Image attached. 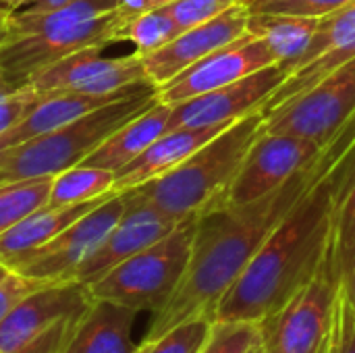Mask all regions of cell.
Wrapping results in <instances>:
<instances>
[{
    "label": "cell",
    "instance_id": "39",
    "mask_svg": "<svg viewBox=\"0 0 355 353\" xmlns=\"http://www.w3.org/2000/svg\"><path fill=\"white\" fill-rule=\"evenodd\" d=\"M341 287L345 289V293H347V298L352 300V304L355 306V266L354 270H352V275L341 283Z\"/></svg>",
    "mask_w": 355,
    "mask_h": 353
},
{
    "label": "cell",
    "instance_id": "30",
    "mask_svg": "<svg viewBox=\"0 0 355 353\" xmlns=\"http://www.w3.org/2000/svg\"><path fill=\"white\" fill-rule=\"evenodd\" d=\"M258 343H262V327L256 322H214L200 353H250Z\"/></svg>",
    "mask_w": 355,
    "mask_h": 353
},
{
    "label": "cell",
    "instance_id": "1",
    "mask_svg": "<svg viewBox=\"0 0 355 353\" xmlns=\"http://www.w3.org/2000/svg\"><path fill=\"white\" fill-rule=\"evenodd\" d=\"M354 135L355 121L352 119L324 146L318 158L268 196L248 204H223L198 214L187 270L168 302L152 314L141 341H152L193 316H210L214 320L218 302L252 262L266 237L310 185L345 152Z\"/></svg>",
    "mask_w": 355,
    "mask_h": 353
},
{
    "label": "cell",
    "instance_id": "11",
    "mask_svg": "<svg viewBox=\"0 0 355 353\" xmlns=\"http://www.w3.org/2000/svg\"><path fill=\"white\" fill-rule=\"evenodd\" d=\"M289 73H291L289 64L275 62L235 83L179 102L171 110L166 131L183 129V127L235 123L252 112L266 110L268 100L285 83Z\"/></svg>",
    "mask_w": 355,
    "mask_h": 353
},
{
    "label": "cell",
    "instance_id": "8",
    "mask_svg": "<svg viewBox=\"0 0 355 353\" xmlns=\"http://www.w3.org/2000/svg\"><path fill=\"white\" fill-rule=\"evenodd\" d=\"M355 114V56L310 89L264 112L260 131L289 133L327 146Z\"/></svg>",
    "mask_w": 355,
    "mask_h": 353
},
{
    "label": "cell",
    "instance_id": "36",
    "mask_svg": "<svg viewBox=\"0 0 355 353\" xmlns=\"http://www.w3.org/2000/svg\"><path fill=\"white\" fill-rule=\"evenodd\" d=\"M73 0H29L25 6L17 8L19 12H25V15H42V12H50V10H56L64 4H69Z\"/></svg>",
    "mask_w": 355,
    "mask_h": 353
},
{
    "label": "cell",
    "instance_id": "38",
    "mask_svg": "<svg viewBox=\"0 0 355 353\" xmlns=\"http://www.w3.org/2000/svg\"><path fill=\"white\" fill-rule=\"evenodd\" d=\"M10 8L6 4L0 2V44L6 40V25H8V17H10Z\"/></svg>",
    "mask_w": 355,
    "mask_h": 353
},
{
    "label": "cell",
    "instance_id": "17",
    "mask_svg": "<svg viewBox=\"0 0 355 353\" xmlns=\"http://www.w3.org/2000/svg\"><path fill=\"white\" fill-rule=\"evenodd\" d=\"M250 21L248 8L237 2L231 8H227L223 15L181 31L177 37H173L166 46L158 48L152 54L141 56L144 71L148 79L160 87L173 77H177L187 67L196 64L210 52L223 48L225 44L237 40L241 33H245Z\"/></svg>",
    "mask_w": 355,
    "mask_h": 353
},
{
    "label": "cell",
    "instance_id": "41",
    "mask_svg": "<svg viewBox=\"0 0 355 353\" xmlns=\"http://www.w3.org/2000/svg\"><path fill=\"white\" fill-rule=\"evenodd\" d=\"M250 353H266V352H264L262 343H258V345H256V347H254V350H252V352H250Z\"/></svg>",
    "mask_w": 355,
    "mask_h": 353
},
{
    "label": "cell",
    "instance_id": "3",
    "mask_svg": "<svg viewBox=\"0 0 355 353\" xmlns=\"http://www.w3.org/2000/svg\"><path fill=\"white\" fill-rule=\"evenodd\" d=\"M262 123L264 110L235 121L173 171L127 191L177 223L227 204L233 179L256 141Z\"/></svg>",
    "mask_w": 355,
    "mask_h": 353
},
{
    "label": "cell",
    "instance_id": "35",
    "mask_svg": "<svg viewBox=\"0 0 355 353\" xmlns=\"http://www.w3.org/2000/svg\"><path fill=\"white\" fill-rule=\"evenodd\" d=\"M37 92L33 87H23L15 94L0 96V135L12 129L35 104Z\"/></svg>",
    "mask_w": 355,
    "mask_h": 353
},
{
    "label": "cell",
    "instance_id": "24",
    "mask_svg": "<svg viewBox=\"0 0 355 353\" xmlns=\"http://www.w3.org/2000/svg\"><path fill=\"white\" fill-rule=\"evenodd\" d=\"M119 8V0H73L56 10L42 12V15H25L19 10H12L6 25V37L17 35H29L46 29H58V27H71L102 15H108Z\"/></svg>",
    "mask_w": 355,
    "mask_h": 353
},
{
    "label": "cell",
    "instance_id": "34",
    "mask_svg": "<svg viewBox=\"0 0 355 353\" xmlns=\"http://www.w3.org/2000/svg\"><path fill=\"white\" fill-rule=\"evenodd\" d=\"M42 285H48V283L31 281L0 260V322L21 300H25L29 293H33Z\"/></svg>",
    "mask_w": 355,
    "mask_h": 353
},
{
    "label": "cell",
    "instance_id": "33",
    "mask_svg": "<svg viewBox=\"0 0 355 353\" xmlns=\"http://www.w3.org/2000/svg\"><path fill=\"white\" fill-rule=\"evenodd\" d=\"M331 353H355V306L343 287H339L335 304Z\"/></svg>",
    "mask_w": 355,
    "mask_h": 353
},
{
    "label": "cell",
    "instance_id": "40",
    "mask_svg": "<svg viewBox=\"0 0 355 353\" xmlns=\"http://www.w3.org/2000/svg\"><path fill=\"white\" fill-rule=\"evenodd\" d=\"M150 2V6L154 8V6H164V4H168V2H173V0H148Z\"/></svg>",
    "mask_w": 355,
    "mask_h": 353
},
{
    "label": "cell",
    "instance_id": "27",
    "mask_svg": "<svg viewBox=\"0 0 355 353\" xmlns=\"http://www.w3.org/2000/svg\"><path fill=\"white\" fill-rule=\"evenodd\" d=\"M54 177H33L0 185V235L46 206Z\"/></svg>",
    "mask_w": 355,
    "mask_h": 353
},
{
    "label": "cell",
    "instance_id": "21",
    "mask_svg": "<svg viewBox=\"0 0 355 353\" xmlns=\"http://www.w3.org/2000/svg\"><path fill=\"white\" fill-rule=\"evenodd\" d=\"M171 110H173L171 104H164L160 100L154 102L141 114H137L135 119L125 123L121 129H116L81 164L106 169L112 173L121 171L166 131Z\"/></svg>",
    "mask_w": 355,
    "mask_h": 353
},
{
    "label": "cell",
    "instance_id": "9",
    "mask_svg": "<svg viewBox=\"0 0 355 353\" xmlns=\"http://www.w3.org/2000/svg\"><path fill=\"white\" fill-rule=\"evenodd\" d=\"M127 206L125 193L112 191L100 206L75 221L48 243L8 262L19 275L37 283L73 281L77 268L98 250Z\"/></svg>",
    "mask_w": 355,
    "mask_h": 353
},
{
    "label": "cell",
    "instance_id": "13",
    "mask_svg": "<svg viewBox=\"0 0 355 353\" xmlns=\"http://www.w3.org/2000/svg\"><path fill=\"white\" fill-rule=\"evenodd\" d=\"M275 56L258 35L241 33L237 40L210 52L196 64L181 71L177 77L158 87V100L164 104H179L223 85L235 83L268 64H275Z\"/></svg>",
    "mask_w": 355,
    "mask_h": 353
},
{
    "label": "cell",
    "instance_id": "42",
    "mask_svg": "<svg viewBox=\"0 0 355 353\" xmlns=\"http://www.w3.org/2000/svg\"><path fill=\"white\" fill-rule=\"evenodd\" d=\"M352 119H354V121H355V114H354V117H352Z\"/></svg>",
    "mask_w": 355,
    "mask_h": 353
},
{
    "label": "cell",
    "instance_id": "14",
    "mask_svg": "<svg viewBox=\"0 0 355 353\" xmlns=\"http://www.w3.org/2000/svg\"><path fill=\"white\" fill-rule=\"evenodd\" d=\"M104 48H83L44 73H40L29 87L37 94H52V92H81V94H96V96H110L123 92L127 87L139 85L150 81L141 58L133 54L125 56H102Z\"/></svg>",
    "mask_w": 355,
    "mask_h": 353
},
{
    "label": "cell",
    "instance_id": "23",
    "mask_svg": "<svg viewBox=\"0 0 355 353\" xmlns=\"http://www.w3.org/2000/svg\"><path fill=\"white\" fill-rule=\"evenodd\" d=\"M320 19L300 15H250L248 31L264 40L277 62L291 69L306 54Z\"/></svg>",
    "mask_w": 355,
    "mask_h": 353
},
{
    "label": "cell",
    "instance_id": "31",
    "mask_svg": "<svg viewBox=\"0 0 355 353\" xmlns=\"http://www.w3.org/2000/svg\"><path fill=\"white\" fill-rule=\"evenodd\" d=\"M250 15H300L322 19L355 0H239Z\"/></svg>",
    "mask_w": 355,
    "mask_h": 353
},
{
    "label": "cell",
    "instance_id": "32",
    "mask_svg": "<svg viewBox=\"0 0 355 353\" xmlns=\"http://www.w3.org/2000/svg\"><path fill=\"white\" fill-rule=\"evenodd\" d=\"M237 2L239 0H173L164 6L171 12L173 21L179 25V29L185 31L223 15Z\"/></svg>",
    "mask_w": 355,
    "mask_h": 353
},
{
    "label": "cell",
    "instance_id": "25",
    "mask_svg": "<svg viewBox=\"0 0 355 353\" xmlns=\"http://www.w3.org/2000/svg\"><path fill=\"white\" fill-rule=\"evenodd\" d=\"M112 183H114L112 171L77 164L73 169L54 175L46 206L52 208L73 206V204L102 198L112 191Z\"/></svg>",
    "mask_w": 355,
    "mask_h": 353
},
{
    "label": "cell",
    "instance_id": "5",
    "mask_svg": "<svg viewBox=\"0 0 355 353\" xmlns=\"http://www.w3.org/2000/svg\"><path fill=\"white\" fill-rule=\"evenodd\" d=\"M198 216L181 221L168 235L121 262L92 283V300H108L137 312H158L179 287L193 248Z\"/></svg>",
    "mask_w": 355,
    "mask_h": 353
},
{
    "label": "cell",
    "instance_id": "4",
    "mask_svg": "<svg viewBox=\"0 0 355 353\" xmlns=\"http://www.w3.org/2000/svg\"><path fill=\"white\" fill-rule=\"evenodd\" d=\"M154 102H158V87L146 81L64 127L0 150V185L33 177H54L81 164L102 141Z\"/></svg>",
    "mask_w": 355,
    "mask_h": 353
},
{
    "label": "cell",
    "instance_id": "16",
    "mask_svg": "<svg viewBox=\"0 0 355 353\" xmlns=\"http://www.w3.org/2000/svg\"><path fill=\"white\" fill-rule=\"evenodd\" d=\"M355 56V2L320 19L312 44L300 62L291 69L285 83L272 94L266 110H272L302 92L316 85L331 71L339 69Z\"/></svg>",
    "mask_w": 355,
    "mask_h": 353
},
{
    "label": "cell",
    "instance_id": "7",
    "mask_svg": "<svg viewBox=\"0 0 355 353\" xmlns=\"http://www.w3.org/2000/svg\"><path fill=\"white\" fill-rule=\"evenodd\" d=\"M339 287L333 246L316 277L279 314L260 325L264 352L331 353Z\"/></svg>",
    "mask_w": 355,
    "mask_h": 353
},
{
    "label": "cell",
    "instance_id": "12",
    "mask_svg": "<svg viewBox=\"0 0 355 353\" xmlns=\"http://www.w3.org/2000/svg\"><path fill=\"white\" fill-rule=\"evenodd\" d=\"M322 150L324 146L306 137L260 131L233 179L227 204H248L268 196Z\"/></svg>",
    "mask_w": 355,
    "mask_h": 353
},
{
    "label": "cell",
    "instance_id": "18",
    "mask_svg": "<svg viewBox=\"0 0 355 353\" xmlns=\"http://www.w3.org/2000/svg\"><path fill=\"white\" fill-rule=\"evenodd\" d=\"M137 314L116 302L89 300L64 320L50 353H135L131 335Z\"/></svg>",
    "mask_w": 355,
    "mask_h": 353
},
{
    "label": "cell",
    "instance_id": "22",
    "mask_svg": "<svg viewBox=\"0 0 355 353\" xmlns=\"http://www.w3.org/2000/svg\"><path fill=\"white\" fill-rule=\"evenodd\" d=\"M110 193L96 198V200L81 202V204H73V206H58V208L42 206V208H37L27 218H23L12 229H8L4 235H0V260L8 264L15 258L48 243L58 233H62L67 227H71L75 221H79L89 210L100 206Z\"/></svg>",
    "mask_w": 355,
    "mask_h": 353
},
{
    "label": "cell",
    "instance_id": "26",
    "mask_svg": "<svg viewBox=\"0 0 355 353\" xmlns=\"http://www.w3.org/2000/svg\"><path fill=\"white\" fill-rule=\"evenodd\" d=\"M335 266L339 285L352 275L355 266V160L345 173L339 189L337 210H335Z\"/></svg>",
    "mask_w": 355,
    "mask_h": 353
},
{
    "label": "cell",
    "instance_id": "29",
    "mask_svg": "<svg viewBox=\"0 0 355 353\" xmlns=\"http://www.w3.org/2000/svg\"><path fill=\"white\" fill-rule=\"evenodd\" d=\"M214 329L210 316H193L152 341H141L135 353H200Z\"/></svg>",
    "mask_w": 355,
    "mask_h": 353
},
{
    "label": "cell",
    "instance_id": "10",
    "mask_svg": "<svg viewBox=\"0 0 355 353\" xmlns=\"http://www.w3.org/2000/svg\"><path fill=\"white\" fill-rule=\"evenodd\" d=\"M92 300L77 281L48 283L21 300L0 322V353H31L54 337L69 316Z\"/></svg>",
    "mask_w": 355,
    "mask_h": 353
},
{
    "label": "cell",
    "instance_id": "15",
    "mask_svg": "<svg viewBox=\"0 0 355 353\" xmlns=\"http://www.w3.org/2000/svg\"><path fill=\"white\" fill-rule=\"evenodd\" d=\"M125 193L127 206L119 223L106 235V239L98 246V250L77 268L73 281L92 285L116 268L121 262L129 260L137 252L146 250L148 246L156 243L164 235H168L179 223L154 208L152 204L144 202L131 191Z\"/></svg>",
    "mask_w": 355,
    "mask_h": 353
},
{
    "label": "cell",
    "instance_id": "20",
    "mask_svg": "<svg viewBox=\"0 0 355 353\" xmlns=\"http://www.w3.org/2000/svg\"><path fill=\"white\" fill-rule=\"evenodd\" d=\"M141 85V83H139ZM137 87V85H133ZM127 87L123 92L110 94V96H96V94H81V92H52V94H37L35 104L31 110L6 133L0 135V150L23 144L31 137L50 133L58 127H64L92 110H98L114 100H119L123 94H127Z\"/></svg>",
    "mask_w": 355,
    "mask_h": 353
},
{
    "label": "cell",
    "instance_id": "2",
    "mask_svg": "<svg viewBox=\"0 0 355 353\" xmlns=\"http://www.w3.org/2000/svg\"><path fill=\"white\" fill-rule=\"evenodd\" d=\"M355 135L345 152L310 185L266 237L252 262L216 306V322H256L279 314L320 270L333 250L335 210Z\"/></svg>",
    "mask_w": 355,
    "mask_h": 353
},
{
    "label": "cell",
    "instance_id": "37",
    "mask_svg": "<svg viewBox=\"0 0 355 353\" xmlns=\"http://www.w3.org/2000/svg\"><path fill=\"white\" fill-rule=\"evenodd\" d=\"M119 6L125 12H129L131 17H137V15H141V12H146V10L152 8L148 0H119Z\"/></svg>",
    "mask_w": 355,
    "mask_h": 353
},
{
    "label": "cell",
    "instance_id": "19",
    "mask_svg": "<svg viewBox=\"0 0 355 353\" xmlns=\"http://www.w3.org/2000/svg\"><path fill=\"white\" fill-rule=\"evenodd\" d=\"M233 123L208 125V127H183L164 131L154 144H150L135 160L114 173L112 191H127L137 185H144L189 158L198 148L208 144L212 137L223 133Z\"/></svg>",
    "mask_w": 355,
    "mask_h": 353
},
{
    "label": "cell",
    "instance_id": "28",
    "mask_svg": "<svg viewBox=\"0 0 355 353\" xmlns=\"http://www.w3.org/2000/svg\"><path fill=\"white\" fill-rule=\"evenodd\" d=\"M181 33L179 25L173 21L166 6H154L137 17H133L123 33V40H129L135 46V54L141 58L166 46L173 37Z\"/></svg>",
    "mask_w": 355,
    "mask_h": 353
},
{
    "label": "cell",
    "instance_id": "6",
    "mask_svg": "<svg viewBox=\"0 0 355 353\" xmlns=\"http://www.w3.org/2000/svg\"><path fill=\"white\" fill-rule=\"evenodd\" d=\"M131 19L119 6L108 15L71 27L6 37L0 44V96L29 87L40 73L83 48H106L121 42Z\"/></svg>",
    "mask_w": 355,
    "mask_h": 353
}]
</instances>
